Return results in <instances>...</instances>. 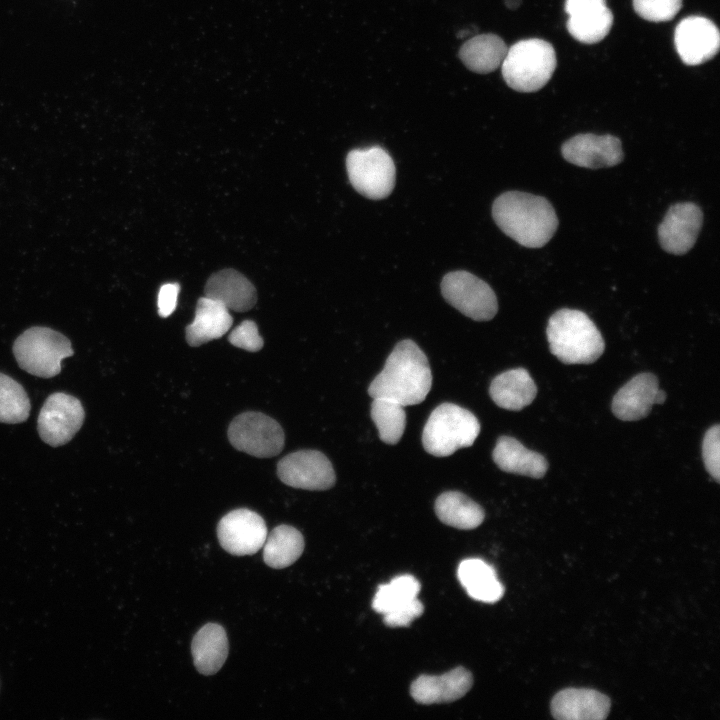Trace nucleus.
I'll return each mask as SVG.
<instances>
[{"instance_id":"obj_1","label":"nucleus","mask_w":720,"mask_h":720,"mask_svg":"<svg viewBox=\"0 0 720 720\" xmlns=\"http://www.w3.org/2000/svg\"><path fill=\"white\" fill-rule=\"evenodd\" d=\"M432 386L428 359L412 340L399 342L388 356L383 370L368 387L372 398H384L402 406L424 401Z\"/></svg>"},{"instance_id":"obj_2","label":"nucleus","mask_w":720,"mask_h":720,"mask_svg":"<svg viewBox=\"0 0 720 720\" xmlns=\"http://www.w3.org/2000/svg\"><path fill=\"white\" fill-rule=\"evenodd\" d=\"M492 216L507 236L528 248L544 246L558 227L556 212L546 198L521 191L498 196Z\"/></svg>"},{"instance_id":"obj_3","label":"nucleus","mask_w":720,"mask_h":720,"mask_svg":"<svg viewBox=\"0 0 720 720\" xmlns=\"http://www.w3.org/2000/svg\"><path fill=\"white\" fill-rule=\"evenodd\" d=\"M551 353L565 364H590L604 352L605 343L593 321L582 311L563 308L546 328Z\"/></svg>"},{"instance_id":"obj_4","label":"nucleus","mask_w":720,"mask_h":720,"mask_svg":"<svg viewBox=\"0 0 720 720\" xmlns=\"http://www.w3.org/2000/svg\"><path fill=\"white\" fill-rule=\"evenodd\" d=\"M556 65L553 46L543 39L532 38L521 40L508 48L501 69L510 88L530 93L548 83Z\"/></svg>"},{"instance_id":"obj_5","label":"nucleus","mask_w":720,"mask_h":720,"mask_svg":"<svg viewBox=\"0 0 720 720\" xmlns=\"http://www.w3.org/2000/svg\"><path fill=\"white\" fill-rule=\"evenodd\" d=\"M480 429V423L472 412L453 403H442L426 421L422 444L425 451L433 456H450L460 448L472 446Z\"/></svg>"},{"instance_id":"obj_6","label":"nucleus","mask_w":720,"mask_h":720,"mask_svg":"<svg viewBox=\"0 0 720 720\" xmlns=\"http://www.w3.org/2000/svg\"><path fill=\"white\" fill-rule=\"evenodd\" d=\"M13 353L20 368L42 378H51L61 371L64 358L73 355L70 340L47 327H31L14 342Z\"/></svg>"},{"instance_id":"obj_7","label":"nucleus","mask_w":720,"mask_h":720,"mask_svg":"<svg viewBox=\"0 0 720 720\" xmlns=\"http://www.w3.org/2000/svg\"><path fill=\"white\" fill-rule=\"evenodd\" d=\"M346 169L353 188L369 199H383L394 188V162L379 146L351 150L346 157Z\"/></svg>"},{"instance_id":"obj_8","label":"nucleus","mask_w":720,"mask_h":720,"mask_svg":"<svg viewBox=\"0 0 720 720\" xmlns=\"http://www.w3.org/2000/svg\"><path fill=\"white\" fill-rule=\"evenodd\" d=\"M228 439L241 452L258 458L278 455L284 447V432L273 418L260 412H245L229 425Z\"/></svg>"},{"instance_id":"obj_9","label":"nucleus","mask_w":720,"mask_h":720,"mask_svg":"<svg viewBox=\"0 0 720 720\" xmlns=\"http://www.w3.org/2000/svg\"><path fill=\"white\" fill-rule=\"evenodd\" d=\"M444 299L463 315L488 321L498 311L497 298L492 288L468 271L458 270L446 274L441 282Z\"/></svg>"},{"instance_id":"obj_10","label":"nucleus","mask_w":720,"mask_h":720,"mask_svg":"<svg viewBox=\"0 0 720 720\" xmlns=\"http://www.w3.org/2000/svg\"><path fill=\"white\" fill-rule=\"evenodd\" d=\"M85 412L74 396L57 392L44 402L38 416V433L50 446L68 443L81 428Z\"/></svg>"},{"instance_id":"obj_11","label":"nucleus","mask_w":720,"mask_h":720,"mask_svg":"<svg viewBox=\"0 0 720 720\" xmlns=\"http://www.w3.org/2000/svg\"><path fill=\"white\" fill-rule=\"evenodd\" d=\"M277 475L293 488L322 491L336 481L329 459L317 450H300L283 457L277 465Z\"/></svg>"},{"instance_id":"obj_12","label":"nucleus","mask_w":720,"mask_h":720,"mask_svg":"<svg viewBox=\"0 0 720 720\" xmlns=\"http://www.w3.org/2000/svg\"><path fill=\"white\" fill-rule=\"evenodd\" d=\"M217 536L220 545L228 553L236 556L252 555L263 547L267 528L259 514L240 508L221 518Z\"/></svg>"},{"instance_id":"obj_13","label":"nucleus","mask_w":720,"mask_h":720,"mask_svg":"<svg viewBox=\"0 0 720 720\" xmlns=\"http://www.w3.org/2000/svg\"><path fill=\"white\" fill-rule=\"evenodd\" d=\"M703 224V213L693 202L672 205L658 226L662 249L674 255L687 253L695 244Z\"/></svg>"},{"instance_id":"obj_14","label":"nucleus","mask_w":720,"mask_h":720,"mask_svg":"<svg viewBox=\"0 0 720 720\" xmlns=\"http://www.w3.org/2000/svg\"><path fill=\"white\" fill-rule=\"evenodd\" d=\"M674 42L683 63L699 65L709 61L718 53L719 30L705 17L690 16L677 25Z\"/></svg>"},{"instance_id":"obj_15","label":"nucleus","mask_w":720,"mask_h":720,"mask_svg":"<svg viewBox=\"0 0 720 720\" xmlns=\"http://www.w3.org/2000/svg\"><path fill=\"white\" fill-rule=\"evenodd\" d=\"M561 152L567 162L589 169L615 166L624 156L620 139L609 134L575 135L564 142Z\"/></svg>"},{"instance_id":"obj_16","label":"nucleus","mask_w":720,"mask_h":720,"mask_svg":"<svg viewBox=\"0 0 720 720\" xmlns=\"http://www.w3.org/2000/svg\"><path fill=\"white\" fill-rule=\"evenodd\" d=\"M568 32L578 41L594 44L603 40L613 24L606 0H566Z\"/></svg>"},{"instance_id":"obj_17","label":"nucleus","mask_w":720,"mask_h":720,"mask_svg":"<svg viewBox=\"0 0 720 720\" xmlns=\"http://www.w3.org/2000/svg\"><path fill=\"white\" fill-rule=\"evenodd\" d=\"M610 699L586 688H566L555 694L551 713L559 720H603L610 711Z\"/></svg>"},{"instance_id":"obj_18","label":"nucleus","mask_w":720,"mask_h":720,"mask_svg":"<svg viewBox=\"0 0 720 720\" xmlns=\"http://www.w3.org/2000/svg\"><path fill=\"white\" fill-rule=\"evenodd\" d=\"M472 684L471 672L464 667H456L440 676H419L411 684L410 694L420 704L453 702L462 698Z\"/></svg>"},{"instance_id":"obj_19","label":"nucleus","mask_w":720,"mask_h":720,"mask_svg":"<svg viewBox=\"0 0 720 720\" xmlns=\"http://www.w3.org/2000/svg\"><path fill=\"white\" fill-rule=\"evenodd\" d=\"M658 379L652 373H640L629 380L614 395L612 412L620 420L637 421L645 418L656 404Z\"/></svg>"},{"instance_id":"obj_20","label":"nucleus","mask_w":720,"mask_h":720,"mask_svg":"<svg viewBox=\"0 0 720 720\" xmlns=\"http://www.w3.org/2000/svg\"><path fill=\"white\" fill-rule=\"evenodd\" d=\"M205 296L219 301L228 310L245 312L257 301L254 285L240 272L223 269L213 273L204 288Z\"/></svg>"},{"instance_id":"obj_21","label":"nucleus","mask_w":720,"mask_h":720,"mask_svg":"<svg viewBox=\"0 0 720 720\" xmlns=\"http://www.w3.org/2000/svg\"><path fill=\"white\" fill-rule=\"evenodd\" d=\"M233 318L227 307L207 296L197 301L195 317L186 327L187 343L197 347L222 337L232 326Z\"/></svg>"},{"instance_id":"obj_22","label":"nucleus","mask_w":720,"mask_h":720,"mask_svg":"<svg viewBox=\"0 0 720 720\" xmlns=\"http://www.w3.org/2000/svg\"><path fill=\"white\" fill-rule=\"evenodd\" d=\"M495 464L504 472L542 478L548 469L546 458L523 446L517 439L502 436L492 453Z\"/></svg>"},{"instance_id":"obj_23","label":"nucleus","mask_w":720,"mask_h":720,"mask_svg":"<svg viewBox=\"0 0 720 720\" xmlns=\"http://www.w3.org/2000/svg\"><path fill=\"white\" fill-rule=\"evenodd\" d=\"M489 394L497 406L519 411L532 403L537 387L527 370L516 368L497 375L490 384Z\"/></svg>"},{"instance_id":"obj_24","label":"nucleus","mask_w":720,"mask_h":720,"mask_svg":"<svg viewBox=\"0 0 720 720\" xmlns=\"http://www.w3.org/2000/svg\"><path fill=\"white\" fill-rule=\"evenodd\" d=\"M228 639L224 628L216 623L204 625L194 636L191 645L196 669L203 675H213L223 666L228 655Z\"/></svg>"},{"instance_id":"obj_25","label":"nucleus","mask_w":720,"mask_h":720,"mask_svg":"<svg viewBox=\"0 0 720 720\" xmlns=\"http://www.w3.org/2000/svg\"><path fill=\"white\" fill-rule=\"evenodd\" d=\"M457 577L467 594L484 603H495L504 594L495 569L480 558L463 560L457 569Z\"/></svg>"},{"instance_id":"obj_26","label":"nucleus","mask_w":720,"mask_h":720,"mask_svg":"<svg viewBox=\"0 0 720 720\" xmlns=\"http://www.w3.org/2000/svg\"><path fill=\"white\" fill-rule=\"evenodd\" d=\"M507 50L501 37L495 34H480L461 46L459 57L470 71L487 74L501 66Z\"/></svg>"},{"instance_id":"obj_27","label":"nucleus","mask_w":720,"mask_h":720,"mask_svg":"<svg viewBox=\"0 0 720 720\" xmlns=\"http://www.w3.org/2000/svg\"><path fill=\"white\" fill-rule=\"evenodd\" d=\"M434 509L442 523L462 530L478 527L485 517L483 508L459 491L440 494L435 501Z\"/></svg>"},{"instance_id":"obj_28","label":"nucleus","mask_w":720,"mask_h":720,"mask_svg":"<svg viewBox=\"0 0 720 720\" xmlns=\"http://www.w3.org/2000/svg\"><path fill=\"white\" fill-rule=\"evenodd\" d=\"M264 562L275 569L292 565L304 550L300 531L289 525H279L267 535L263 545Z\"/></svg>"},{"instance_id":"obj_29","label":"nucleus","mask_w":720,"mask_h":720,"mask_svg":"<svg viewBox=\"0 0 720 720\" xmlns=\"http://www.w3.org/2000/svg\"><path fill=\"white\" fill-rule=\"evenodd\" d=\"M420 588V583L414 576H396L389 583L378 586L372 608L382 615L390 613L416 599Z\"/></svg>"},{"instance_id":"obj_30","label":"nucleus","mask_w":720,"mask_h":720,"mask_svg":"<svg viewBox=\"0 0 720 720\" xmlns=\"http://www.w3.org/2000/svg\"><path fill=\"white\" fill-rule=\"evenodd\" d=\"M371 418L382 442L390 445L399 442L406 426L404 406L392 400L373 398Z\"/></svg>"},{"instance_id":"obj_31","label":"nucleus","mask_w":720,"mask_h":720,"mask_svg":"<svg viewBox=\"0 0 720 720\" xmlns=\"http://www.w3.org/2000/svg\"><path fill=\"white\" fill-rule=\"evenodd\" d=\"M30 408V400L24 388L0 372V422H23L28 418Z\"/></svg>"},{"instance_id":"obj_32","label":"nucleus","mask_w":720,"mask_h":720,"mask_svg":"<svg viewBox=\"0 0 720 720\" xmlns=\"http://www.w3.org/2000/svg\"><path fill=\"white\" fill-rule=\"evenodd\" d=\"M635 12L651 22L669 21L682 7V0H633Z\"/></svg>"},{"instance_id":"obj_33","label":"nucleus","mask_w":720,"mask_h":720,"mask_svg":"<svg viewBox=\"0 0 720 720\" xmlns=\"http://www.w3.org/2000/svg\"><path fill=\"white\" fill-rule=\"evenodd\" d=\"M702 456L706 470L717 481L720 480V426L710 427L702 442Z\"/></svg>"},{"instance_id":"obj_34","label":"nucleus","mask_w":720,"mask_h":720,"mask_svg":"<svg viewBox=\"0 0 720 720\" xmlns=\"http://www.w3.org/2000/svg\"><path fill=\"white\" fill-rule=\"evenodd\" d=\"M228 340L232 345L250 352H256L263 347L258 327L251 320H245L233 329Z\"/></svg>"},{"instance_id":"obj_35","label":"nucleus","mask_w":720,"mask_h":720,"mask_svg":"<svg viewBox=\"0 0 720 720\" xmlns=\"http://www.w3.org/2000/svg\"><path fill=\"white\" fill-rule=\"evenodd\" d=\"M423 611V604L416 598L410 603L383 615V620L389 627H405L418 618Z\"/></svg>"},{"instance_id":"obj_36","label":"nucleus","mask_w":720,"mask_h":720,"mask_svg":"<svg viewBox=\"0 0 720 720\" xmlns=\"http://www.w3.org/2000/svg\"><path fill=\"white\" fill-rule=\"evenodd\" d=\"M180 286L178 283H166L160 287L158 293V313L161 317H168L176 308Z\"/></svg>"},{"instance_id":"obj_37","label":"nucleus","mask_w":720,"mask_h":720,"mask_svg":"<svg viewBox=\"0 0 720 720\" xmlns=\"http://www.w3.org/2000/svg\"><path fill=\"white\" fill-rule=\"evenodd\" d=\"M666 400V392L663 390H658L656 394V404H662Z\"/></svg>"},{"instance_id":"obj_38","label":"nucleus","mask_w":720,"mask_h":720,"mask_svg":"<svg viewBox=\"0 0 720 720\" xmlns=\"http://www.w3.org/2000/svg\"><path fill=\"white\" fill-rule=\"evenodd\" d=\"M505 3L507 5V7L511 8V9H515L516 7H518L520 5L521 0H506Z\"/></svg>"}]
</instances>
